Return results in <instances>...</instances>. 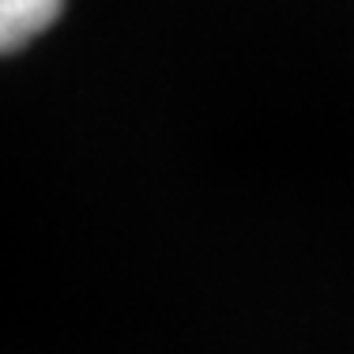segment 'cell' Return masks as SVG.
I'll return each mask as SVG.
<instances>
[{
	"mask_svg": "<svg viewBox=\"0 0 354 354\" xmlns=\"http://www.w3.org/2000/svg\"><path fill=\"white\" fill-rule=\"evenodd\" d=\"M64 12V0H0V57L41 38Z\"/></svg>",
	"mask_w": 354,
	"mask_h": 354,
	"instance_id": "obj_1",
	"label": "cell"
}]
</instances>
